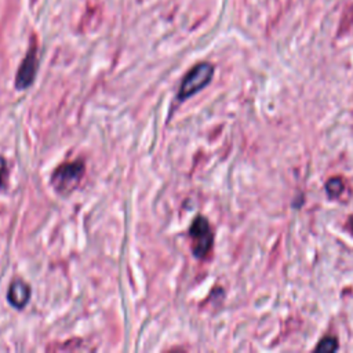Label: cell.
I'll use <instances>...</instances> for the list:
<instances>
[{"label": "cell", "mask_w": 353, "mask_h": 353, "mask_svg": "<svg viewBox=\"0 0 353 353\" xmlns=\"http://www.w3.org/2000/svg\"><path fill=\"white\" fill-rule=\"evenodd\" d=\"M84 174V163L81 160L69 161L58 165L51 176V185L59 194H69L76 189Z\"/></svg>", "instance_id": "1"}, {"label": "cell", "mask_w": 353, "mask_h": 353, "mask_svg": "<svg viewBox=\"0 0 353 353\" xmlns=\"http://www.w3.org/2000/svg\"><path fill=\"white\" fill-rule=\"evenodd\" d=\"M212 74H214V66L211 63L208 62L197 63L183 77L178 91V99L181 101L188 99L189 97L203 90L211 81Z\"/></svg>", "instance_id": "2"}, {"label": "cell", "mask_w": 353, "mask_h": 353, "mask_svg": "<svg viewBox=\"0 0 353 353\" xmlns=\"http://www.w3.org/2000/svg\"><path fill=\"white\" fill-rule=\"evenodd\" d=\"M189 236L192 240V251L196 258H204L212 247L214 234L207 218L199 215L194 218L189 228Z\"/></svg>", "instance_id": "3"}, {"label": "cell", "mask_w": 353, "mask_h": 353, "mask_svg": "<svg viewBox=\"0 0 353 353\" xmlns=\"http://www.w3.org/2000/svg\"><path fill=\"white\" fill-rule=\"evenodd\" d=\"M37 65H39L37 48H36V44L32 43L26 57L23 58V61L18 69L17 77H15V87L18 90H25L33 83L36 72H37Z\"/></svg>", "instance_id": "4"}, {"label": "cell", "mask_w": 353, "mask_h": 353, "mask_svg": "<svg viewBox=\"0 0 353 353\" xmlns=\"http://www.w3.org/2000/svg\"><path fill=\"white\" fill-rule=\"evenodd\" d=\"M30 298V287L22 281V280H15L11 283L7 294V299L10 305H12L17 309H22L26 306Z\"/></svg>", "instance_id": "5"}, {"label": "cell", "mask_w": 353, "mask_h": 353, "mask_svg": "<svg viewBox=\"0 0 353 353\" xmlns=\"http://www.w3.org/2000/svg\"><path fill=\"white\" fill-rule=\"evenodd\" d=\"M325 190L330 197H338L343 190V182L341 178H331L325 183Z\"/></svg>", "instance_id": "6"}, {"label": "cell", "mask_w": 353, "mask_h": 353, "mask_svg": "<svg viewBox=\"0 0 353 353\" xmlns=\"http://www.w3.org/2000/svg\"><path fill=\"white\" fill-rule=\"evenodd\" d=\"M338 349V342L335 338H331V336H325L320 341V343L316 346V350L317 352H325V353H330V352H335Z\"/></svg>", "instance_id": "7"}, {"label": "cell", "mask_w": 353, "mask_h": 353, "mask_svg": "<svg viewBox=\"0 0 353 353\" xmlns=\"http://www.w3.org/2000/svg\"><path fill=\"white\" fill-rule=\"evenodd\" d=\"M7 176V163L6 160L0 156V188H3Z\"/></svg>", "instance_id": "8"}, {"label": "cell", "mask_w": 353, "mask_h": 353, "mask_svg": "<svg viewBox=\"0 0 353 353\" xmlns=\"http://www.w3.org/2000/svg\"><path fill=\"white\" fill-rule=\"evenodd\" d=\"M349 223H350V228H352V230H353V216H350V219H349Z\"/></svg>", "instance_id": "9"}]
</instances>
